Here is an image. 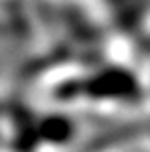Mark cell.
Masks as SVG:
<instances>
[{"instance_id": "obj_1", "label": "cell", "mask_w": 150, "mask_h": 152, "mask_svg": "<svg viewBox=\"0 0 150 152\" xmlns=\"http://www.w3.org/2000/svg\"><path fill=\"white\" fill-rule=\"evenodd\" d=\"M146 91H150V73L146 75Z\"/></svg>"}]
</instances>
